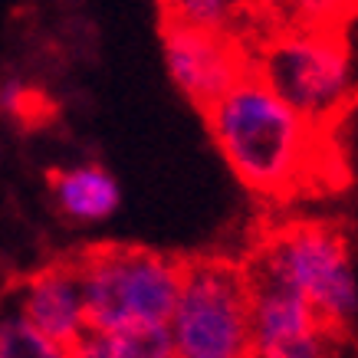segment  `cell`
<instances>
[{"label": "cell", "instance_id": "obj_1", "mask_svg": "<svg viewBox=\"0 0 358 358\" xmlns=\"http://www.w3.org/2000/svg\"><path fill=\"white\" fill-rule=\"evenodd\" d=\"M257 27L247 30L250 69L315 131H332L355 99L352 56L342 33V13L315 7L266 27L253 10Z\"/></svg>", "mask_w": 358, "mask_h": 358}, {"label": "cell", "instance_id": "obj_2", "mask_svg": "<svg viewBox=\"0 0 358 358\" xmlns=\"http://www.w3.org/2000/svg\"><path fill=\"white\" fill-rule=\"evenodd\" d=\"M204 119L220 155L253 194L293 197L313 191L326 171L322 131L286 109L253 73L207 106Z\"/></svg>", "mask_w": 358, "mask_h": 358}, {"label": "cell", "instance_id": "obj_3", "mask_svg": "<svg viewBox=\"0 0 358 358\" xmlns=\"http://www.w3.org/2000/svg\"><path fill=\"white\" fill-rule=\"evenodd\" d=\"M69 257L79 273L86 332L168 329L187 257L138 243H96Z\"/></svg>", "mask_w": 358, "mask_h": 358}, {"label": "cell", "instance_id": "obj_4", "mask_svg": "<svg viewBox=\"0 0 358 358\" xmlns=\"http://www.w3.org/2000/svg\"><path fill=\"white\" fill-rule=\"evenodd\" d=\"M257 253L303 296L329 336L345 342L358 319V282L348 234L338 220H293L263 234Z\"/></svg>", "mask_w": 358, "mask_h": 358}, {"label": "cell", "instance_id": "obj_5", "mask_svg": "<svg viewBox=\"0 0 358 358\" xmlns=\"http://www.w3.org/2000/svg\"><path fill=\"white\" fill-rule=\"evenodd\" d=\"M168 336L174 358H257L247 282L237 260L187 257Z\"/></svg>", "mask_w": 358, "mask_h": 358}, {"label": "cell", "instance_id": "obj_6", "mask_svg": "<svg viewBox=\"0 0 358 358\" xmlns=\"http://www.w3.org/2000/svg\"><path fill=\"white\" fill-rule=\"evenodd\" d=\"M240 270L247 282L257 358H338L342 342L329 336L309 303L263 253L250 250Z\"/></svg>", "mask_w": 358, "mask_h": 358}, {"label": "cell", "instance_id": "obj_7", "mask_svg": "<svg viewBox=\"0 0 358 358\" xmlns=\"http://www.w3.org/2000/svg\"><path fill=\"white\" fill-rule=\"evenodd\" d=\"M162 46L171 79L201 112L253 73L247 40L237 30H204L162 13Z\"/></svg>", "mask_w": 358, "mask_h": 358}, {"label": "cell", "instance_id": "obj_8", "mask_svg": "<svg viewBox=\"0 0 358 358\" xmlns=\"http://www.w3.org/2000/svg\"><path fill=\"white\" fill-rule=\"evenodd\" d=\"M10 286L17 293L23 319L40 336L63 348H76L86 332V322H83V293H79V273L73 257H59L43 270L13 280Z\"/></svg>", "mask_w": 358, "mask_h": 358}, {"label": "cell", "instance_id": "obj_9", "mask_svg": "<svg viewBox=\"0 0 358 358\" xmlns=\"http://www.w3.org/2000/svg\"><path fill=\"white\" fill-rule=\"evenodd\" d=\"M50 191L59 210L73 220H106L119 207V185L99 164L50 171Z\"/></svg>", "mask_w": 358, "mask_h": 358}, {"label": "cell", "instance_id": "obj_10", "mask_svg": "<svg viewBox=\"0 0 358 358\" xmlns=\"http://www.w3.org/2000/svg\"><path fill=\"white\" fill-rule=\"evenodd\" d=\"M73 358H174L168 329L145 332H83Z\"/></svg>", "mask_w": 358, "mask_h": 358}, {"label": "cell", "instance_id": "obj_11", "mask_svg": "<svg viewBox=\"0 0 358 358\" xmlns=\"http://www.w3.org/2000/svg\"><path fill=\"white\" fill-rule=\"evenodd\" d=\"M0 358H73V348H63L40 336L23 319L13 286H7L0 293Z\"/></svg>", "mask_w": 358, "mask_h": 358}, {"label": "cell", "instance_id": "obj_12", "mask_svg": "<svg viewBox=\"0 0 358 358\" xmlns=\"http://www.w3.org/2000/svg\"><path fill=\"white\" fill-rule=\"evenodd\" d=\"M3 106H7V112H13V115L27 119L30 125H36V122L46 119V99L40 96L36 89L10 86L7 92H3Z\"/></svg>", "mask_w": 358, "mask_h": 358}]
</instances>
